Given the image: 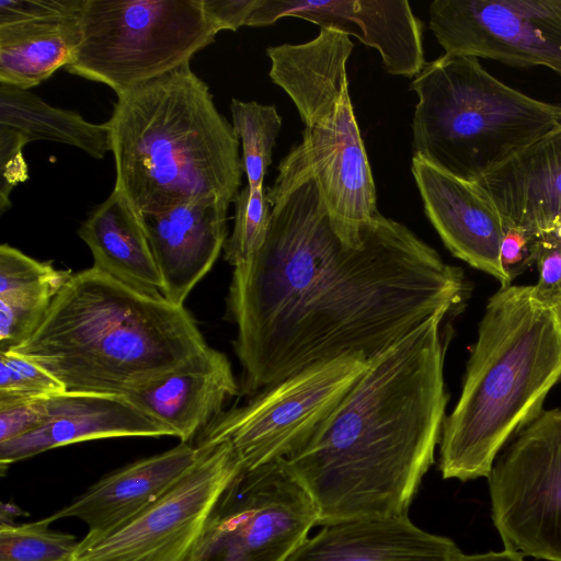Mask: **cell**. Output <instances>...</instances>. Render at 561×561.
<instances>
[{
	"mask_svg": "<svg viewBox=\"0 0 561 561\" xmlns=\"http://www.w3.org/2000/svg\"><path fill=\"white\" fill-rule=\"evenodd\" d=\"M266 199L265 242L233 268L227 296L247 394L340 356L369 360L467 294L461 268L380 213L362 247L343 244L313 179Z\"/></svg>",
	"mask_w": 561,
	"mask_h": 561,
	"instance_id": "cell-1",
	"label": "cell"
},
{
	"mask_svg": "<svg viewBox=\"0 0 561 561\" xmlns=\"http://www.w3.org/2000/svg\"><path fill=\"white\" fill-rule=\"evenodd\" d=\"M448 313L369 359L333 413L284 458L311 495L318 525L408 516L446 417L440 325Z\"/></svg>",
	"mask_w": 561,
	"mask_h": 561,
	"instance_id": "cell-2",
	"label": "cell"
},
{
	"mask_svg": "<svg viewBox=\"0 0 561 561\" xmlns=\"http://www.w3.org/2000/svg\"><path fill=\"white\" fill-rule=\"evenodd\" d=\"M12 351L46 369L67 391L116 396L207 366L221 353L206 343L184 306L94 266L72 274L38 329Z\"/></svg>",
	"mask_w": 561,
	"mask_h": 561,
	"instance_id": "cell-3",
	"label": "cell"
},
{
	"mask_svg": "<svg viewBox=\"0 0 561 561\" xmlns=\"http://www.w3.org/2000/svg\"><path fill=\"white\" fill-rule=\"evenodd\" d=\"M561 379V316L534 285L507 286L486 305L461 393L439 440L444 479L488 478L504 445L541 411Z\"/></svg>",
	"mask_w": 561,
	"mask_h": 561,
	"instance_id": "cell-4",
	"label": "cell"
},
{
	"mask_svg": "<svg viewBox=\"0 0 561 561\" xmlns=\"http://www.w3.org/2000/svg\"><path fill=\"white\" fill-rule=\"evenodd\" d=\"M106 125L114 188L138 215L238 195L239 138L190 64L117 96Z\"/></svg>",
	"mask_w": 561,
	"mask_h": 561,
	"instance_id": "cell-5",
	"label": "cell"
},
{
	"mask_svg": "<svg viewBox=\"0 0 561 561\" xmlns=\"http://www.w3.org/2000/svg\"><path fill=\"white\" fill-rule=\"evenodd\" d=\"M354 44L320 28L304 44L271 46L270 77L296 105L302 140L278 165L271 188L313 179L331 226L350 248L363 244L364 226L379 214L376 187L348 92L346 62Z\"/></svg>",
	"mask_w": 561,
	"mask_h": 561,
	"instance_id": "cell-6",
	"label": "cell"
},
{
	"mask_svg": "<svg viewBox=\"0 0 561 561\" xmlns=\"http://www.w3.org/2000/svg\"><path fill=\"white\" fill-rule=\"evenodd\" d=\"M414 156L468 181H478L561 127V105L506 85L478 58L444 54L410 84Z\"/></svg>",
	"mask_w": 561,
	"mask_h": 561,
	"instance_id": "cell-7",
	"label": "cell"
},
{
	"mask_svg": "<svg viewBox=\"0 0 561 561\" xmlns=\"http://www.w3.org/2000/svg\"><path fill=\"white\" fill-rule=\"evenodd\" d=\"M81 41L69 73L117 96L190 64L218 31L202 0H85Z\"/></svg>",
	"mask_w": 561,
	"mask_h": 561,
	"instance_id": "cell-8",
	"label": "cell"
},
{
	"mask_svg": "<svg viewBox=\"0 0 561 561\" xmlns=\"http://www.w3.org/2000/svg\"><path fill=\"white\" fill-rule=\"evenodd\" d=\"M362 355L311 365L220 413L197 436V447L230 440L243 469L286 458L333 413L368 367Z\"/></svg>",
	"mask_w": 561,
	"mask_h": 561,
	"instance_id": "cell-9",
	"label": "cell"
},
{
	"mask_svg": "<svg viewBox=\"0 0 561 561\" xmlns=\"http://www.w3.org/2000/svg\"><path fill=\"white\" fill-rule=\"evenodd\" d=\"M486 479L504 548L561 561V409L542 410L514 434Z\"/></svg>",
	"mask_w": 561,
	"mask_h": 561,
	"instance_id": "cell-10",
	"label": "cell"
},
{
	"mask_svg": "<svg viewBox=\"0 0 561 561\" xmlns=\"http://www.w3.org/2000/svg\"><path fill=\"white\" fill-rule=\"evenodd\" d=\"M318 523L311 495L284 458L242 469L219 499L196 561H286Z\"/></svg>",
	"mask_w": 561,
	"mask_h": 561,
	"instance_id": "cell-11",
	"label": "cell"
},
{
	"mask_svg": "<svg viewBox=\"0 0 561 561\" xmlns=\"http://www.w3.org/2000/svg\"><path fill=\"white\" fill-rule=\"evenodd\" d=\"M199 448L168 492L115 530L84 536L71 561H196L219 499L243 469L228 439Z\"/></svg>",
	"mask_w": 561,
	"mask_h": 561,
	"instance_id": "cell-12",
	"label": "cell"
},
{
	"mask_svg": "<svg viewBox=\"0 0 561 561\" xmlns=\"http://www.w3.org/2000/svg\"><path fill=\"white\" fill-rule=\"evenodd\" d=\"M430 28L447 55L561 76V0H435Z\"/></svg>",
	"mask_w": 561,
	"mask_h": 561,
	"instance_id": "cell-13",
	"label": "cell"
},
{
	"mask_svg": "<svg viewBox=\"0 0 561 561\" xmlns=\"http://www.w3.org/2000/svg\"><path fill=\"white\" fill-rule=\"evenodd\" d=\"M282 18L355 36L378 50L383 69L393 76L416 77L426 64L423 24L405 0H256L244 26H266Z\"/></svg>",
	"mask_w": 561,
	"mask_h": 561,
	"instance_id": "cell-14",
	"label": "cell"
},
{
	"mask_svg": "<svg viewBox=\"0 0 561 561\" xmlns=\"http://www.w3.org/2000/svg\"><path fill=\"white\" fill-rule=\"evenodd\" d=\"M411 171L425 214L445 247L458 259L495 277L512 280L501 261L505 225L499 208L476 181L447 173L413 156Z\"/></svg>",
	"mask_w": 561,
	"mask_h": 561,
	"instance_id": "cell-15",
	"label": "cell"
},
{
	"mask_svg": "<svg viewBox=\"0 0 561 561\" xmlns=\"http://www.w3.org/2000/svg\"><path fill=\"white\" fill-rule=\"evenodd\" d=\"M47 421L21 437L0 443L2 468L53 448L111 437L175 436L127 397L64 391L45 399Z\"/></svg>",
	"mask_w": 561,
	"mask_h": 561,
	"instance_id": "cell-16",
	"label": "cell"
},
{
	"mask_svg": "<svg viewBox=\"0 0 561 561\" xmlns=\"http://www.w3.org/2000/svg\"><path fill=\"white\" fill-rule=\"evenodd\" d=\"M229 205L216 199L182 203L139 215L162 279V295L184 301L210 271L227 240Z\"/></svg>",
	"mask_w": 561,
	"mask_h": 561,
	"instance_id": "cell-17",
	"label": "cell"
},
{
	"mask_svg": "<svg viewBox=\"0 0 561 561\" xmlns=\"http://www.w3.org/2000/svg\"><path fill=\"white\" fill-rule=\"evenodd\" d=\"M201 448L180 443L102 478L71 503L44 519L77 518L87 537L106 535L131 520L168 492L194 465Z\"/></svg>",
	"mask_w": 561,
	"mask_h": 561,
	"instance_id": "cell-18",
	"label": "cell"
},
{
	"mask_svg": "<svg viewBox=\"0 0 561 561\" xmlns=\"http://www.w3.org/2000/svg\"><path fill=\"white\" fill-rule=\"evenodd\" d=\"M476 182L495 203L505 229L533 238L554 232L561 224V127Z\"/></svg>",
	"mask_w": 561,
	"mask_h": 561,
	"instance_id": "cell-19",
	"label": "cell"
},
{
	"mask_svg": "<svg viewBox=\"0 0 561 561\" xmlns=\"http://www.w3.org/2000/svg\"><path fill=\"white\" fill-rule=\"evenodd\" d=\"M449 538L402 517H365L322 526L286 561H457Z\"/></svg>",
	"mask_w": 561,
	"mask_h": 561,
	"instance_id": "cell-20",
	"label": "cell"
},
{
	"mask_svg": "<svg viewBox=\"0 0 561 561\" xmlns=\"http://www.w3.org/2000/svg\"><path fill=\"white\" fill-rule=\"evenodd\" d=\"M231 364L222 353L209 365L174 371L125 396L139 410L190 443L238 394Z\"/></svg>",
	"mask_w": 561,
	"mask_h": 561,
	"instance_id": "cell-21",
	"label": "cell"
},
{
	"mask_svg": "<svg viewBox=\"0 0 561 561\" xmlns=\"http://www.w3.org/2000/svg\"><path fill=\"white\" fill-rule=\"evenodd\" d=\"M78 236L91 250L93 266L152 296L162 295V279L140 217L116 188L82 222Z\"/></svg>",
	"mask_w": 561,
	"mask_h": 561,
	"instance_id": "cell-22",
	"label": "cell"
},
{
	"mask_svg": "<svg viewBox=\"0 0 561 561\" xmlns=\"http://www.w3.org/2000/svg\"><path fill=\"white\" fill-rule=\"evenodd\" d=\"M72 276L7 243L0 247V352L30 339Z\"/></svg>",
	"mask_w": 561,
	"mask_h": 561,
	"instance_id": "cell-23",
	"label": "cell"
},
{
	"mask_svg": "<svg viewBox=\"0 0 561 561\" xmlns=\"http://www.w3.org/2000/svg\"><path fill=\"white\" fill-rule=\"evenodd\" d=\"M79 15L0 25V83L28 90L66 68L81 41Z\"/></svg>",
	"mask_w": 561,
	"mask_h": 561,
	"instance_id": "cell-24",
	"label": "cell"
},
{
	"mask_svg": "<svg viewBox=\"0 0 561 561\" xmlns=\"http://www.w3.org/2000/svg\"><path fill=\"white\" fill-rule=\"evenodd\" d=\"M0 125L18 130L28 142H62L95 159H103L111 151L106 123H89L78 113L50 106L28 90L1 83Z\"/></svg>",
	"mask_w": 561,
	"mask_h": 561,
	"instance_id": "cell-25",
	"label": "cell"
},
{
	"mask_svg": "<svg viewBox=\"0 0 561 561\" xmlns=\"http://www.w3.org/2000/svg\"><path fill=\"white\" fill-rule=\"evenodd\" d=\"M232 127L242 142V168L248 186L263 188L272 162V152L282 127V117L273 105L231 100Z\"/></svg>",
	"mask_w": 561,
	"mask_h": 561,
	"instance_id": "cell-26",
	"label": "cell"
},
{
	"mask_svg": "<svg viewBox=\"0 0 561 561\" xmlns=\"http://www.w3.org/2000/svg\"><path fill=\"white\" fill-rule=\"evenodd\" d=\"M44 518L27 524L0 525V561H71L79 541L49 528Z\"/></svg>",
	"mask_w": 561,
	"mask_h": 561,
	"instance_id": "cell-27",
	"label": "cell"
},
{
	"mask_svg": "<svg viewBox=\"0 0 561 561\" xmlns=\"http://www.w3.org/2000/svg\"><path fill=\"white\" fill-rule=\"evenodd\" d=\"M234 226L224 245L225 260L233 267L252 260L265 242L272 206L263 188L245 186L234 198Z\"/></svg>",
	"mask_w": 561,
	"mask_h": 561,
	"instance_id": "cell-28",
	"label": "cell"
},
{
	"mask_svg": "<svg viewBox=\"0 0 561 561\" xmlns=\"http://www.w3.org/2000/svg\"><path fill=\"white\" fill-rule=\"evenodd\" d=\"M64 391V385L38 364L12 350L0 352V405Z\"/></svg>",
	"mask_w": 561,
	"mask_h": 561,
	"instance_id": "cell-29",
	"label": "cell"
},
{
	"mask_svg": "<svg viewBox=\"0 0 561 561\" xmlns=\"http://www.w3.org/2000/svg\"><path fill=\"white\" fill-rule=\"evenodd\" d=\"M28 140L15 129L0 125V214L10 208V194L28 179L22 149Z\"/></svg>",
	"mask_w": 561,
	"mask_h": 561,
	"instance_id": "cell-30",
	"label": "cell"
},
{
	"mask_svg": "<svg viewBox=\"0 0 561 561\" xmlns=\"http://www.w3.org/2000/svg\"><path fill=\"white\" fill-rule=\"evenodd\" d=\"M535 263L539 271L535 295L557 307L561 302V240L554 232L537 238Z\"/></svg>",
	"mask_w": 561,
	"mask_h": 561,
	"instance_id": "cell-31",
	"label": "cell"
},
{
	"mask_svg": "<svg viewBox=\"0 0 561 561\" xmlns=\"http://www.w3.org/2000/svg\"><path fill=\"white\" fill-rule=\"evenodd\" d=\"M85 0H0V25L79 15Z\"/></svg>",
	"mask_w": 561,
	"mask_h": 561,
	"instance_id": "cell-32",
	"label": "cell"
},
{
	"mask_svg": "<svg viewBox=\"0 0 561 561\" xmlns=\"http://www.w3.org/2000/svg\"><path fill=\"white\" fill-rule=\"evenodd\" d=\"M46 398L0 405V443L21 437L47 421Z\"/></svg>",
	"mask_w": 561,
	"mask_h": 561,
	"instance_id": "cell-33",
	"label": "cell"
},
{
	"mask_svg": "<svg viewBox=\"0 0 561 561\" xmlns=\"http://www.w3.org/2000/svg\"><path fill=\"white\" fill-rule=\"evenodd\" d=\"M536 241L537 238L528 236L520 229H505L501 247V261L511 280L535 263Z\"/></svg>",
	"mask_w": 561,
	"mask_h": 561,
	"instance_id": "cell-34",
	"label": "cell"
},
{
	"mask_svg": "<svg viewBox=\"0 0 561 561\" xmlns=\"http://www.w3.org/2000/svg\"><path fill=\"white\" fill-rule=\"evenodd\" d=\"M256 0H202L204 12L220 32L222 30L237 31L244 26L253 10Z\"/></svg>",
	"mask_w": 561,
	"mask_h": 561,
	"instance_id": "cell-35",
	"label": "cell"
},
{
	"mask_svg": "<svg viewBox=\"0 0 561 561\" xmlns=\"http://www.w3.org/2000/svg\"><path fill=\"white\" fill-rule=\"evenodd\" d=\"M457 561H525V556L504 548L502 551H488L472 554L461 552Z\"/></svg>",
	"mask_w": 561,
	"mask_h": 561,
	"instance_id": "cell-36",
	"label": "cell"
},
{
	"mask_svg": "<svg viewBox=\"0 0 561 561\" xmlns=\"http://www.w3.org/2000/svg\"><path fill=\"white\" fill-rule=\"evenodd\" d=\"M554 233L559 237V239L561 240V224L557 227Z\"/></svg>",
	"mask_w": 561,
	"mask_h": 561,
	"instance_id": "cell-37",
	"label": "cell"
},
{
	"mask_svg": "<svg viewBox=\"0 0 561 561\" xmlns=\"http://www.w3.org/2000/svg\"><path fill=\"white\" fill-rule=\"evenodd\" d=\"M559 312H560V316H561V302L557 306Z\"/></svg>",
	"mask_w": 561,
	"mask_h": 561,
	"instance_id": "cell-38",
	"label": "cell"
}]
</instances>
